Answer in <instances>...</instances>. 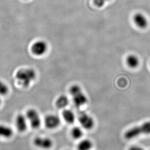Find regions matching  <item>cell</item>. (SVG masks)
I'll return each instance as SVG.
<instances>
[{"instance_id": "obj_1", "label": "cell", "mask_w": 150, "mask_h": 150, "mask_svg": "<svg viewBox=\"0 0 150 150\" xmlns=\"http://www.w3.org/2000/svg\"><path fill=\"white\" fill-rule=\"evenodd\" d=\"M36 76V71L32 68H22L16 72L15 79L19 85L26 88L35 81Z\"/></svg>"}, {"instance_id": "obj_2", "label": "cell", "mask_w": 150, "mask_h": 150, "mask_svg": "<svg viewBox=\"0 0 150 150\" xmlns=\"http://www.w3.org/2000/svg\"><path fill=\"white\" fill-rule=\"evenodd\" d=\"M69 93L75 107L79 108L87 104L88 98L80 86L74 84L69 88Z\"/></svg>"}, {"instance_id": "obj_3", "label": "cell", "mask_w": 150, "mask_h": 150, "mask_svg": "<svg viewBox=\"0 0 150 150\" xmlns=\"http://www.w3.org/2000/svg\"><path fill=\"white\" fill-rule=\"evenodd\" d=\"M150 134V121L143 123L140 126H137L129 129L125 132L124 137L126 139H132L143 134Z\"/></svg>"}, {"instance_id": "obj_4", "label": "cell", "mask_w": 150, "mask_h": 150, "mask_svg": "<svg viewBox=\"0 0 150 150\" xmlns=\"http://www.w3.org/2000/svg\"><path fill=\"white\" fill-rule=\"evenodd\" d=\"M76 118L83 129L89 131L94 128L95 124V120L87 112L84 111L80 112Z\"/></svg>"}, {"instance_id": "obj_5", "label": "cell", "mask_w": 150, "mask_h": 150, "mask_svg": "<svg viewBox=\"0 0 150 150\" xmlns=\"http://www.w3.org/2000/svg\"><path fill=\"white\" fill-rule=\"evenodd\" d=\"M28 124L34 129L39 128L42 124V121L39 112L34 109H29L25 115Z\"/></svg>"}, {"instance_id": "obj_6", "label": "cell", "mask_w": 150, "mask_h": 150, "mask_svg": "<svg viewBox=\"0 0 150 150\" xmlns=\"http://www.w3.org/2000/svg\"><path fill=\"white\" fill-rule=\"evenodd\" d=\"M61 123V118L55 114H49L45 117L44 124L49 130H55L59 127Z\"/></svg>"}, {"instance_id": "obj_7", "label": "cell", "mask_w": 150, "mask_h": 150, "mask_svg": "<svg viewBox=\"0 0 150 150\" xmlns=\"http://www.w3.org/2000/svg\"><path fill=\"white\" fill-rule=\"evenodd\" d=\"M33 144L36 147L42 150L50 149L53 146L52 139L46 137H37L34 139Z\"/></svg>"}, {"instance_id": "obj_8", "label": "cell", "mask_w": 150, "mask_h": 150, "mask_svg": "<svg viewBox=\"0 0 150 150\" xmlns=\"http://www.w3.org/2000/svg\"><path fill=\"white\" fill-rule=\"evenodd\" d=\"M31 50L34 55L37 56H42L48 50V45L44 40H37L32 45Z\"/></svg>"}, {"instance_id": "obj_9", "label": "cell", "mask_w": 150, "mask_h": 150, "mask_svg": "<svg viewBox=\"0 0 150 150\" xmlns=\"http://www.w3.org/2000/svg\"><path fill=\"white\" fill-rule=\"evenodd\" d=\"M26 116L23 114H19L15 119V125L18 131L23 133L26 131L28 126Z\"/></svg>"}, {"instance_id": "obj_10", "label": "cell", "mask_w": 150, "mask_h": 150, "mask_svg": "<svg viewBox=\"0 0 150 150\" xmlns=\"http://www.w3.org/2000/svg\"><path fill=\"white\" fill-rule=\"evenodd\" d=\"M62 115L64 121L69 124H73L76 120V116L74 112L69 109H64Z\"/></svg>"}, {"instance_id": "obj_11", "label": "cell", "mask_w": 150, "mask_h": 150, "mask_svg": "<svg viewBox=\"0 0 150 150\" xmlns=\"http://www.w3.org/2000/svg\"><path fill=\"white\" fill-rule=\"evenodd\" d=\"M134 21L136 25L141 28H144L147 26V19L144 15L141 13H137L134 15Z\"/></svg>"}, {"instance_id": "obj_12", "label": "cell", "mask_w": 150, "mask_h": 150, "mask_svg": "<svg viewBox=\"0 0 150 150\" xmlns=\"http://www.w3.org/2000/svg\"><path fill=\"white\" fill-rule=\"evenodd\" d=\"M13 134V130L8 126L1 124L0 125V137L4 139H9Z\"/></svg>"}, {"instance_id": "obj_13", "label": "cell", "mask_w": 150, "mask_h": 150, "mask_svg": "<svg viewBox=\"0 0 150 150\" xmlns=\"http://www.w3.org/2000/svg\"><path fill=\"white\" fill-rule=\"evenodd\" d=\"M93 143L89 139H81L77 145L78 150H92Z\"/></svg>"}, {"instance_id": "obj_14", "label": "cell", "mask_w": 150, "mask_h": 150, "mask_svg": "<svg viewBox=\"0 0 150 150\" xmlns=\"http://www.w3.org/2000/svg\"><path fill=\"white\" fill-rule=\"evenodd\" d=\"M69 104V100L68 97L65 95H61L58 97L56 101V105L58 108L64 110L66 109Z\"/></svg>"}, {"instance_id": "obj_15", "label": "cell", "mask_w": 150, "mask_h": 150, "mask_svg": "<svg viewBox=\"0 0 150 150\" xmlns=\"http://www.w3.org/2000/svg\"><path fill=\"white\" fill-rule=\"evenodd\" d=\"M83 129L82 127L74 126L70 131L71 137L76 140L81 139L83 136Z\"/></svg>"}, {"instance_id": "obj_16", "label": "cell", "mask_w": 150, "mask_h": 150, "mask_svg": "<svg viewBox=\"0 0 150 150\" xmlns=\"http://www.w3.org/2000/svg\"><path fill=\"white\" fill-rule=\"evenodd\" d=\"M126 62L129 67L132 68H136L139 63V59L134 55H130L127 57Z\"/></svg>"}, {"instance_id": "obj_17", "label": "cell", "mask_w": 150, "mask_h": 150, "mask_svg": "<svg viewBox=\"0 0 150 150\" xmlns=\"http://www.w3.org/2000/svg\"><path fill=\"white\" fill-rule=\"evenodd\" d=\"M9 89L7 84L0 80V96H5L8 92Z\"/></svg>"}, {"instance_id": "obj_18", "label": "cell", "mask_w": 150, "mask_h": 150, "mask_svg": "<svg viewBox=\"0 0 150 150\" xmlns=\"http://www.w3.org/2000/svg\"><path fill=\"white\" fill-rule=\"evenodd\" d=\"M111 0H93L94 4L98 8L103 7L108 1Z\"/></svg>"}, {"instance_id": "obj_19", "label": "cell", "mask_w": 150, "mask_h": 150, "mask_svg": "<svg viewBox=\"0 0 150 150\" xmlns=\"http://www.w3.org/2000/svg\"><path fill=\"white\" fill-rule=\"evenodd\" d=\"M128 150H144V149L139 146H133L129 148Z\"/></svg>"}, {"instance_id": "obj_20", "label": "cell", "mask_w": 150, "mask_h": 150, "mask_svg": "<svg viewBox=\"0 0 150 150\" xmlns=\"http://www.w3.org/2000/svg\"><path fill=\"white\" fill-rule=\"evenodd\" d=\"M1 98H0V105H1Z\"/></svg>"}, {"instance_id": "obj_21", "label": "cell", "mask_w": 150, "mask_h": 150, "mask_svg": "<svg viewBox=\"0 0 150 150\" xmlns=\"http://www.w3.org/2000/svg\"><path fill=\"white\" fill-rule=\"evenodd\" d=\"M69 150V149H67V150Z\"/></svg>"}]
</instances>
